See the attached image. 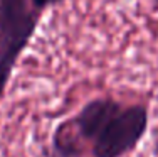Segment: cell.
<instances>
[{
  "label": "cell",
  "instance_id": "2",
  "mask_svg": "<svg viewBox=\"0 0 158 157\" xmlns=\"http://www.w3.org/2000/svg\"><path fill=\"white\" fill-rule=\"evenodd\" d=\"M148 125V110L143 105L123 107L121 103L101 123L93 137V152L96 157H121L130 152Z\"/></svg>",
  "mask_w": 158,
  "mask_h": 157
},
{
  "label": "cell",
  "instance_id": "1",
  "mask_svg": "<svg viewBox=\"0 0 158 157\" xmlns=\"http://www.w3.org/2000/svg\"><path fill=\"white\" fill-rule=\"evenodd\" d=\"M62 0H0V100L44 12Z\"/></svg>",
  "mask_w": 158,
  "mask_h": 157
},
{
  "label": "cell",
  "instance_id": "3",
  "mask_svg": "<svg viewBox=\"0 0 158 157\" xmlns=\"http://www.w3.org/2000/svg\"><path fill=\"white\" fill-rule=\"evenodd\" d=\"M155 2H156V3H158V0H155Z\"/></svg>",
  "mask_w": 158,
  "mask_h": 157
}]
</instances>
